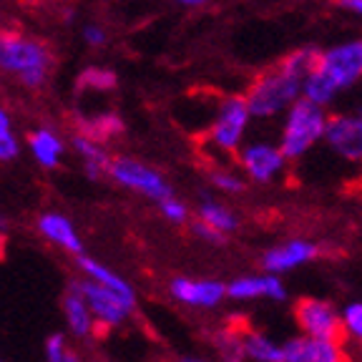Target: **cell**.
Listing matches in <instances>:
<instances>
[{"instance_id":"cell-25","label":"cell","mask_w":362,"mask_h":362,"mask_svg":"<svg viewBox=\"0 0 362 362\" xmlns=\"http://www.w3.org/2000/svg\"><path fill=\"white\" fill-rule=\"evenodd\" d=\"M342 325H345V332L357 337L362 342V302H355V305H347L345 312H342Z\"/></svg>"},{"instance_id":"cell-14","label":"cell","mask_w":362,"mask_h":362,"mask_svg":"<svg viewBox=\"0 0 362 362\" xmlns=\"http://www.w3.org/2000/svg\"><path fill=\"white\" fill-rule=\"evenodd\" d=\"M226 294L232 300H255V297H269V300H284V287L279 277L264 274V277H239L226 284Z\"/></svg>"},{"instance_id":"cell-30","label":"cell","mask_w":362,"mask_h":362,"mask_svg":"<svg viewBox=\"0 0 362 362\" xmlns=\"http://www.w3.org/2000/svg\"><path fill=\"white\" fill-rule=\"evenodd\" d=\"M192 229H194V234H197V237L206 239V242H211V244H221V242H224V234L216 232V229H211V226L204 224V221H197Z\"/></svg>"},{"instance_id":"cell-7","label":"cell","mask_w":362,"mask_h":362,"mask_svg":"<svg viewBox=\"0 0 362 362\" xmlns=\"http://www.w3.org/2000/svg\"><path fill=\"white\" fill-rule=\"evenodd\" d=\"M111 176L124 187L134 189V192L146 194L148 199H156V202H166L171 197V187L164 181V176L158 171L148 169V166L139 164L134 158H113L111 166H108Z\"/></svg>"},{"instance_id":"cell-1","label":"cell","mask_w":362,"mask_h":362,"mask_svg":"<svg viewBox=\"0 0 362 362\" xmlns=\"http://www.w3.org/2000/svg\"><path fill=\"white\" fill-rule=\"evenodd\" d=\"M329 116L325 113L322 106H315L307 98L294 101L287 111V119H284L282 129V148L284 158H300L302 153H307L315 146L320 139H325V131H327Z\"/></svg>"},{"instance_id":"cell-2","label":"cell","mask_w":362,"mask_h":362,"mask_svg":"<svg viewBox=\"0 0 362 362\" xmlns=\"http://www.w3.org/2000/svg\"><path fill=\"white\" fill-rule=\"evenodd\" d=\"M302 96V83L294 81L292 76H287L282 68H272L267 74H262L259 78L252 83V88L247 90V106L249 113L255 119H272L279 111H284L292 106L294 101H300Z\"/></svg>"},{"instance_id":"cell-35","label":"cell","mask_w":362,"mask_h":362,"mask_svg":"<svg viewBox=\"0 0 362 362\" xmlns=\"http://www.w3.org/2000/svg\"><path fill=\"white\" fill-rule=\"evenodd\" d=\"M181 362H202V360H194V357H184Z\"/></svg>"},{"instance_id":"cell-4","label":"cell","mask_w":362,"mask_h":362,"mask_svg":"<svg viewBox=\"0 0 362 362\" xmlns=\"http://www.w3.org/2000/svg\"><path fill=\"white\" fill-rule=\"evenodd\" d=\"M294 322L307 337L315 339H334V342H345L347 332L342 325V317L334 312L332 305L315 297H302L294 302Z\"/></svg>"},{"instance_id":"cell-21","label":"cell","mask_w":362,"mask_h":362,"mask_svg":"<svg viewBox=\"0 0 362 362\" xmlns=\"http://www.w3.org/2000/svg\"><path fill=\"white\" fill-rule=\"evenodd\" d=\"M199 221L209 224L211 229H216V232H221V234H229L237 229V216L226 209V206L214 204V202H204L202 206H199Z\"/></svg>"},{"instance_id":"cell-8","label":"cell","mask_w":362,"mask_h":362,"mask_svg":"<svg viewBox=\"0 0 362 362\" xmlns=\"http://www.w3.org/2000/svg\"><path fill=\"white\" fill-rule=\"evenodd\" d=\"M284 362H350L345 345L334 339H315V337H294L282 345Z\"/></svg>"},{"instance_id":"cell-34","label":"cell","mask_w":362,"mask_h":362,"mask_svg":"<svg viewBox=\"0 0 362 362\" xmlns=\"http://www.w3.org/2000/svg\"><path fill=\"white\" fill-rule=\"evenodd\" d=\"M66 362H81V357L76 355V352H71V350H68V355H66Z\"/></svg>"},{"instance_id":"cell-28","label":"cell","mask_w":362,"mask_h":362,"mask_svg":"<svg viewBox=\"0 0 362 362\" xmlns=\"http://www.w3.org/2000/svg\"><path fill=\"white\" fill-rule=\"evenodd\" d=\"M161 214L174 224H181V221H187V206L179 199H166V202H161Z\"/></svg>"},{"instance_id":"cell-19","label":"cell","mask_w":362,"mask_h":362,"mask_svg":"<svg viewBox=\"0 0 362 362\" xmlns=\"http://www.w3.org/2000/svg\"><path fill=\"white\" fill-rule=\"evenodd\" d=\"M242 342H244V355H247L249 360H255V362H284L282 347H277L269 337L255 332V329L244 327Z\"/></svg>"},{"instance_id":"cell-38","label":"cell","mask_w":362,"mask_h":362,"mask_svg":"<svg viewBox=\"0 0 362 362\" xmlns=\"http://www.w3.org/2000/svg\"><path fill=\"white\" fill-rule=\"evenodd\" d=\"M0 362H3V360H0Z\"/></svg>"},{"instance_id":"cell-5","label":"cell","mask_w":362,"mask_h":362,"mask_svg":"<svg viewBox=\"0 0 362 362\" xmlns=\"http://www.w3.org/2000/svg\"><path fill=\"white\" fill-rule=\"evenodd\" d=\"M337 90L350 88L362 78V38L334 45L322 53L317 68Z\"/></svg>"},{"instance_id":"cell-20","label":"cell","mask_w":362,"mask_h":362,"mask_svg":"<svg viewBox=\"0 0 362 362\" xmlns=\"http://www.w3.org/2000/svg\"><path fill=\"white\" fill-rule=\"evenodd\" d=\"M30 151H33V156L38 158V164L45 166V169H53V166H58V156H61L63 146L61 141H58V136L53 134V131L48 129H38L30 134Z\"/></svg>"},{"instance_id":"cell-17","label":"cell","mask_w":362,"mask_h":362,"mask_svg":"<svg viewBox=\"0 0 362 362\" xmlns=\"http://www.w3.org/2000/svg\"><path fill=\"white\" fill-rule=\"evenodd\" d=\"M78 264H81V269H83L86 274L90 277V282H96V284H101V287L111 289V292L121 294V297H124V300H129V302L136 300V294H134V289H131V284L126 282L124 277H119L116 272L108 269V267L98 264L96 259H90V257H86V255H81Z\"/></svg>"},{"instance_id":"cell-11","label":"cell","mask_w":362,"mask_h":362,"mask_svg":"<svg viewBox=\"0 0 362 362\" xmlns=\"http://www.w3.org/2000/svg\"><path fill=\"white\" fill-rule=\"evenodd\" d=\"M317 255H320V247H317V244L307 242V239H292V242L282 244V247L269 249V252L262 257V267H264L269 274L277 277L282 272L307 264V262H312Z\"/></svg>"},{"instance_id":"cell-24","label":"cell","mask_w":362,"mask_h":362,"mask_svg":"<svg viewBox=\"0 0 362 362\" xmlns=\"http://www.w3.org/2000/svg\"><path fill=\"white\" fill-rule=\"evenodd\" d=\"M78 86L81 88H98V90H108L116 86V76L111 74V71H103V68H88V71H83L78 78Z\"/></svg>"},{"instance_id":"cell-9","label":"cell","mask_w":362,"mask_h":362,"mask_svg":"<svg viewBox=\"0 0 362 362\" xmlns=\"http://www.w3.org/2000/svg\"><path fill=\"white\" fill-rule=\"evenodd\" d=\"M81 292H83L86 302H88L90 312L98 317V322L111 327V325H121L129 317V312L134 310V302L124 300L121 294L111 292V289L101 287L96 282H78Z\"/></svg>"},{"instance_id":"cell-18","label":"cell","mask_w":362,"mask_h":362,"mask_svg":"<svg viewBox=\"0 0 362 362\" xmlns=\"http://www.w3.org/2000/svg\"><path fill=\"white\" fill-rule=\"evenodd\" d=\"M320 58H322V53L317 51V48H300V51L289 53V56L279 63V68H282L287 76H292L294 81L305 83L317 68H320Z\"/></svg>"},{"instance_id":"cell-33","label":"cell","mask_w":362,"mask_h":362,"mask_svg":"<svg viewBox=\"0 0 362 362\" xmlns=\"http://www.w3.org/2000/svg\"><path fill=\"white\" fill-rule=\"evenodd\" d=\"M0 134H11V119L3 108H0Z\"/></svg>"},{"instance_id":"cell-23","label":"cell","mask_w":362,"mask_h":362,"mask_svg":"<svg viewBox=\"0 0 362 362\" xmlns=\"http://www.w3.org/2000/svg\"><path fill=\"white\" fill-rule=\"evenodd\" d=\"M76 148H78V153L86 158V164H93V166H101V169H108L111 166V161H108V156L103 153V148L98 146V144H93L88 139V136H76Z\"/></svg>"},{"instance_id":"cell-10","label":"cell","mask_w":362,"mask_h":362,"mask_svg":"<svg viewBox=\"0 0 362 362\" xmlns=\"http://www.w3.org/2000/svg\"><path fill=\"white\" fill-rule=\"evenodd\" d=\"M325 141L347 161H362V119L360 116H329Z\"/></svg>"},{"instance_id":"cell-12","label":"cell","mask_w":362,"mask_h":362,"mask_svg":"<svg viewBox=\"0 0 362 362\" xmlns=\"http://www.w3.org/2000/svg\"><path fill=\"white\" fill-rule=\"evenodd\" d=\"M239 161L255 181H269L272 176L282 171L284 153L282 148L269 146V144H252L239 153Z\"/></svg>"},{"instance_id":"cell-13","label":"cell","mask_w":362,"mask_h":362,"mask_svg":"<svg viewBox=\"0 0 362 362\" xmlns=\"http://www.w3.org/2000/svg\"><path fill=\"white\" fill-rule=\"evenodd\" d=\"M171 294L176 300L184 302V305L192 307H216L221 300H224L226 287L221 282H214V279H187V277H176L171 282Z\"/></svg>"},{"instance_id":"cell-31","label":"cell","mask_w":362,"mask_h":362,"mask_svg":"<svg viewBox=\"0 0 362 362\" xmlns=\"http://www.w3.org/2000/svg\"><path fill=\"white\" fill-rule=\"evenodd\" d=\"M83 38L88 40L90 45H101L103 43V30L98 25H86L83 28Z\"/></svg>"},{"instance_id":"cell-15","label":"cell","mask_w":362,"mask_h":362,"mask_svg":"<svg viewBox=\"0 0 362 362\" xmlns=\"http://www.w3.org/2000/svg\"><path fill=\"white\" fill-rule=\"evenodd\" d=\"M38 229L45 239H51L53 244H61L63 249L74 252V255H83V244H81L78 234L71 226V221L63 214H43L38 219Z\"/></svg>"},{"instance_id":"cell-37","label":"cell","mask_w":362,"mask_h":362,"mask_svg":"<svg viewBox=\"0 0 362 362\" xmlns=\"http://www.w3.org/2000/svg\"><path fill=\"white\" fill-rule=\"evenodd\" d=\"M357 116H360V119H362V106H360V113H357Z\"/></svg>"},{"instance_id":"cell-32","label":"cell","mask_w":362,"mask_h":362,"mask_svg":"<svg viewBox=\"0 0 362 362\" xmlns=\"http://www.w3.org/2000/svg\"><path fill=\"white\" fill-rule=\"evenodd\" d=\"M339 8H345V11L350 13H357V16H362V0H337Z\"/></svg>"},{"instance_id":"cell-26","label":"cell","mask_w":362,"mask_h":362,"mask_svg":"<svg viewBox=\"0 0 362 362\" xmlns=\"http://www.w3.org/2000/svg\"><path fill=\"white\" fill-rule=\"evenodd\" d=\"M211 181H214L221 192H229V194H237V192H242V189H244V184H242V179H239V176L229 174V171H221V169L211 171Z\"/></svg>"},{"instance_id":"cell-27","label":"cell","mask_w":362,"mask_h":362,"mask_svg":"<svg viewBox=\"0 0 362 362\" xmlns=\"http://www.w3.org/2000/svg\"><path fill=\"white\" fill-rule=\"evenodd\" d=\"M66 342H63V334H51L48 342H45V360L48 362H66Z\"/></svg>"},{"instance_id":"cell-36","label":"cell","mask_w":362,"mask_h":362,"mask_svg":"<svg viewBox=\"0 0 362 362\" xmlns=\"http://www.w3.org/2000/svg\"><path fill=\"white\" fill-rule=\"evenodd\" d=\"M3 226H6V221H3V216H0V229H3Z\"/></svg>"},{"instance_id":"cell-3","label":"cell","mask_w":362,"mask_h":362,"mask_svg":"<svg viewBox=\"0 0 362 362\" xmlns=\"http://www.w3.org/2000/svg\"><path fill=\"white\" fill-rule=\"evenodd\" d=\"M51 66V56L40 43L18 38V35H0V68L18 74L25 86H40Z\"/></svg>"},{"instance_id":"cell-6","label":"cell","mask_w":362,"mask_h":362,"mask_svg":"<svg viewBox=\"0 0 362 362\" xmlns=\"http://www.w3.org/2000/svg\"><path fill=\"white\" fill-rule=\"evenodd\" d=\"M249 119H252V113H249L247 98L244 96L226 98L219 106L216 121L209 131L211 144L219 146L221 151H237L244 139V131H247V126H249Z\"/></svg>"},{"instance_id":"cell-29","label":"cell","mask_w":362,"mask_h":362,"mask_svg":"<svg viewBox=\"0 0 362 362\" xmlns=\"http://www.w3.org/2000/svg\"><path fill=\"white\" fill-rule=\"evenodd\" d=\"M18 156V141L13 134H0V161H11Z\"/></svg>"},{"instance_id":"cell-16","label":"cell","mask_w":362,"mask_h":362,"mask_svg":"<svg viewBox=\"0 0 362 362\" xmlns=\"http://www.w3.org/2000/svg\"><path fill=\"white\" fill-rule=\"evenodd\" d=\"M63 307H66V317H68V325H71V332L78 334V337H88L90 329H93V312H90L88 302H86L78 282L68 289L66 305Z\"/></svg>"},{"instance_id":"cell-22","label":"cell","mask_w":362,"mask_h":362,"mask_svg":"<svg viewBox=\"0 0 362 362\" xmlns=\"http://www.w3.org/2000/svg\"><path fill=\"white\" fill-rule=\"evenodd\" d=\"M334 96H337V88H334L332 83H329L327 78H325L320 71H315V74L310 76V78L302 83V98H307V101H312L315 106H327V103L334 101Z\"/></svg>"}]
</instances>
